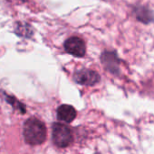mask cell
<instances>
[{"label":"cell","instance_id":"obj_1","mask_svg":"<svg viewBox=\"0 0 154 154\" xmlns=\"http://www.w3.org/2000/svg\"><path fill=\"white\" fill-rule=\"evenodd\" d=\"M23 134L29 145H40L46 139L45 125L35 117H30L24 124Z\"/></svg>","mask_w":154,"mask_h":154},{"label":"cell","instance_id":"obj_2","mask_svg":"<svg viewBox=\"0 0 154 154\" xmlns=\"http://www.w3.org/2000/svg\"><path fill=\"white\" fill-rule=\"evenodd\" d=\"M52 139L59 148L68 147L73 143V134L68 126L60 123H54L52 126Z\"/></svg>","mask_w":154,"mask_h":154},{"label":"cell","instance_id":"obj_3","mask_svg":"<svg viewBox=\"0 0 154 154\" xmlns=\"http://www.w3.org/2000/svg\"><path fill=\"white\" fill-rule=\"evenodd\" d=\"M73 78L77 84L83 86H93L97 84L101 79L100 75L96 71L87 69H83L75 71Z\"/></svg>","mask_w":154,"mask_h":154},{"label":"cell","instance_id":"obj_4","mask_svg":"<svg viewBox=\"0 0 154 154\" xmlns=\"http://www.w3.org/2000/svg\"><path fill=\"white\" fill-rule=\"evenodd\" d=\"M64 50L67 53L74 57H84L86 52V46L84 42L76 36L70 37L64 42Z\"/></svg>","mask_w":154,"mask_h":154},{"label":"cell","instance_id":"obj_5","mask_svg":"<svg viewBox=\"0 0 154 154\" xmlns=\"http://www.w3.org/2000/svg\"><path fill=\"white\" fill-rule=\"evenodd\" d=\"M101 61L104 68L113 74L119 71V59L114 51H104L101 55Z\"/></svg>","mask_w":154,"mask_h":154},{"label":"cell","instance_id":"obj_6","mask_svg":"<svg viewBox=\"0 0 154 154\" xmlns=\"http://www.w3.org/2000/svg\"><path fill=\"white\" fill-rule=\"evenodd\" d=\"M56 115H57V118L60 121L65 123H71L75 119L77 113L74 106L70 105H62L57 108Z\"/></svg>","mask_w":154,"mask_h":154},{"label":"cell","instance_id":"obj_7","mask_svg":"<svg viewBox=\"0 0 154 154\" xmlns=\"http://www.w3.org/2000/svg\"><path fill=\"white\" fill-rule=\"evenodd\" d=\"M136 18L144 23H149L154 21V12L149 9L148 7H145L143 5H139L134 10Z\"/></svg>","mask_w":154,"mask_h":154},{"label":"cell","instance_id":"obj_8","mask_svg":"<svg viewBox=\"0 0 154 154\" xmlns=\"http://www.w3.org/2000/svg\"><path fill=\"white\" fill-rule=\"evenodd\" d=\"M16 33L20 36L30 37L33 34V29L27 23H17Z\"/></svg>","mask_w":154,"mask_h":154},{"label":"cell","instance_id":"obj_9","mask_svg":"<svg viewBox=\"0 0 154 154\" xmlns=\"http://www.w3.org/2000/svg\"><path fill=\"white\" fill-rule=\"evenodd\" d=\"M7 97H6L7 102L10 103V105H13L15 108L19 109V110L24 114V113H25V107H24V106H23L20 102H18L14 97H11V96H7Z\"/></svg>","mask_w":154,"mask_h":154}]
</instances>
